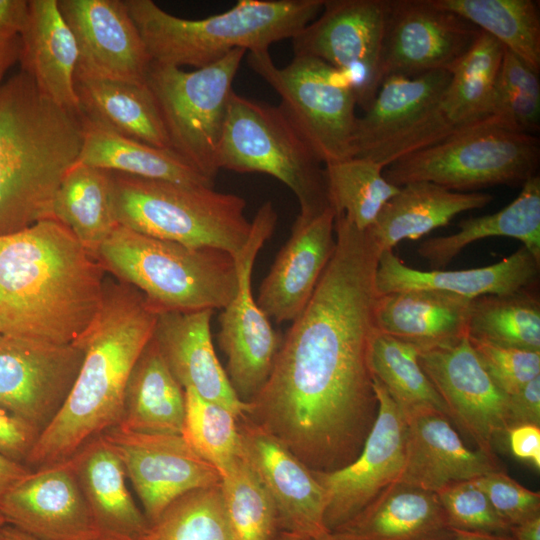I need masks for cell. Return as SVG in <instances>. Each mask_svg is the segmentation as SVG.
Segmentation results:
<instances>
[{"instance_id": "obj_1", "label": "cell", "mask_w": 540, "mask_h": 540, "mask_svg": "<svg viewBox=\"0 0 540 540\" xmlns=\"http://www.w3.org/2000/svg\"><path fill=\"white\" fill-rule=\"evenodd\" d=\"M334 230L333 255L247 414L320 472L350 464L378 414L370 349L380 251L344 214Z\"/></svg>"}, {"instance_id": "obj_2", "label": "cell", "mask_w": 540, "mask_h": 540, "mask_svg": "<svg viewBox=\"0 0 540 540\" xmlns=\"http://www.w3.org/2000/svg\"><path fill=\"white\" fill-rule=\"evenodd\" d=\"M104 274L55 219L0 236V334L74 343L102 305Z\"/></svg>"}, {"instance_id": "obj_3", "label": "cell", "mask_w": 540, "mask_h": 540, "mask_svg": "<svg viewBox=\"0 0 540 540\" xmlns=\"http://www.w3.org/2000/svg\"><path fill=\"white\" fill-rule=\"evenodd\" d=\"M157 315L137 288L105 278L102 305L74 342L84 351L77 378L27 456L29 467L67 460L87 441L118 426L129 374L152 338Z\"/></svg>"}, {"instance_id": "obj_4", "label": "cell", "mask_w": 540, "mask_h": 540, "mask_svg": "<svg viewBox=\"0 0 540 540\" xmlns=\"http://www.w3.org/2000/svg\"><path fill=\"white\" fill-rule=\"evenodd\" d=\"M81 115L40 93L24 71L0 87V236L52 218L56 191L77 163Z\"/></svg>"}, {"instance_id": "obj_5", "label": "cell", "mask_w": 540, "mask_h": 540, "mask_svg": "<svg viewBox=\"0 0 540 540\" xmlns=\"http://www.w3.org/2000/svg\"><path fill=\"white\" fill-rule=\"evenodd\" d=\"M154 63L199 69L235 49L269 51L320 14L324 0H239L203 19L172 15L152 0H124Z\"/></svg>"}, {"instance_id": "obj_6", "label": "cell", "mask_w": 540, "mask_h": 540, "mask_svg": "<svg viewBox=\"0 0 540 540\" xmlns=\"http://www.w3.org/2000/svg\"><path fill=\"white\" fill-rule=\"evenodd\" d=\"M96 259L117 280L137 288L157 311L223 309L236 295L235 258L215 248H193L118 225Z\"/></svg>"}, {"instance_id": "obj_7", "label": "cell", "mask_w": 540, "mask_h": 540, "mask_svg": "<svg viewBox=\"0 0 540 540\" xmlns=\"http://www.w3.org/2000/svg\"><path fill=\"white\" fill-rule=\"evenodd\" d=\"M117 223L138 233L193 248H215L239 259L251 222L246 201L212 187L112 172Z\"/></svg>"}, {"instance_id": "obj_8", "label": "cell", "mask_w": 540, "mask_h": 540, "mask_svg": "<svg viewBox=\"0 0 540 540\" xmlns=\"http://www.w3.org/2000/svg\"><path fill=\"white\" fill-rule=\"evenodd\" d=\"M539 139L494 115L384 168L401 187L427 181L461 193L495 185H519L537 175Z\"/></svg>"}, {"instance_id": "obj_9", "label": "cell", "mask_w": 540, "mask_h": 540, "mask_svg": "<svg viewBox=\"0 0 540 540\" xmlns=\"http://www.w3.org/2000/svg\"><path fill=\"white\" fill-rule=\"evenodd\" d=\"M218 168L263 173L296 196L299 215L330 208L324 166L278 106L232 94L217 156Z\"/></svg>"}, {"instance_id": "obj_10", "label": "cell", "mask_w": 540, "mask_h": 540, "mask_svg": "<svg viewBox=\"0 0 540 540\" xmlns=\"http://www.w3.org/2000/svg\"><path fill=\"white\" fill-rule=\"evenodd\" d=\"M246 54L235 49L192 71L152 62L147 75L171 149L214 182L233 81Z\"/></svg>"}, {"instance_id": "obj_11", "label": "cell", "mask_w": 540, "mask_h": 540, "mask_svg": "<svg viewBox=\"0 0 540 540\" xmlns=\"http://www.w3.org/2000/svg\"><path fill=\"white\" fill-rule=\"evenodd\" d=\"M246 55L249 67L279 95L278 107L324 165L353 157L357 104L338 70L309 56H294L277 67L269 51Z\"/></svg>"}, {"instance_id": "obj_12", "label": "cell", "mask_w": 540, "mask_h": 540, "mask_svg": "<svg viewBox=\"0 0 540 540\" xmlns=\"http://www.w3.org/2000/svg\"><path fill=\"white\" fill-rule=\"evenodd\" d=\"M450 78L447 70L383 78L374 100L356 119L353 157L385 168L466 129L451 124L442 109Z\"/></svg>"}, {"instance_id": "obj_13", "label": "cell", "mask_w": 540, "mask_h": 540, "mask_svg": "<svg viewBox=\"0 0 540 540\" xmlns=\"http://www.w3.org/2000/svg\"><path fill=\"white\" fill-rule=\"evenodd\" d=\"M387 0H324L320 14L292 40L294 56L320 59L348 81L365 111L382 82Z\"/></svg>"}, {"instance_id": "obj_14", "label": "cell", "mask_w": 540, "mask_h": 540, "mask_svg": "<svg viewBox=\"0 0 540 540\" xmlns=\"http://www.w3.org/2000/svg\"><path fill=\"white\" fill-rule=\"evenodd\" d=\"M277 213L271 201L263 203L251 221L243 255L236 260L238 289L219 317L218 342L227 357L226 374L237 396L254 398L266 383L281 346L269 318L257 305L251 288L255 258L272 235Z\"/></svg>"}, {"instance_id": "obj_15", "label": "cell", "mask_w": 540, "mask_h": 540, "mask_svg": "<svg viewBox=\"0 0 540 540\" xmlns=\"http://www.w3.org/2000/svg\"><path fill=\"white\" fill-rule=\"evenodd\" d=\"M83 358L76 343L0 334V408L41 433L67 399Z\"/></svg>"}, {"instance_id": "obj_16", "label": "cell", "mask_w": 540, "mask_h": 540, "mask_svg": "<svg viewBox=\"0 0 540 540\" xmlns=\"http://www.w3.org/2000/svg\"><path fill=\"white\" fill-rule=\"evenodd\" d=\"M373 386L378 414L360 454L337 470L312 471L325 491L324 523L329 532L348 522L396 482L404 465L405 415L375 377Z\"/></svg>"}, {"instance_id": "obj_17", "label": "cell", "mask_w": 540, "mask_h": 540, "mask_svg": "<svg viewBox=\"0 0 540 540\" xmlns=\"http://www.w3.org/2000/svg\"><path fill=\"white\" fill-rule=\"evenodd\" d=\"M102 438L120 459L149 523L182 495L217 485V468L180 434L139 433L113 427Z\"/></svg>"}, {"instance_id": "obj_18", "label": "cell", "mask_w": 540, "mask_h": 540, "mask_svg": "<svg viewBox=\"0 0 540 540\" xmlns=\"http://www.w3.org/2000/svg\"><path fill=\"white\" fill-rule=\"evenodd\" d=\"M381 76L417 77L450 69L468 52L481 30L433 0H387Z\"/></svg>"}, {"instance_id": "obj_19", "label": "cell", "mask_w": 540, "mask_h": 540, "mask_svg": "<svg viewBox=\"0 0 540 540\" xmlns=\"http://www.w3.org/2000/svg\"><path fill=\"white\" fill-rule=\"evenodd\" d=\"M78 50L75 78L146 83L152 60L124 0H58Z\"/></svg>"}, {"instance_id": "obj_20", "label": "cell", "mask_w": 540, "mask_h": 540, "mask_svg": "<svg viewBox=\"0 0 540 540\" xmlns=\"http://www.w3.org/2000/svg\"><path fill=\"white\" fill-rule=\"evenodd\" d=\"M419 363L445 402L451 420L496 457L494 439L507 431L508 395L482 367L468 335L457 343L420 350Z\"/></svg>"}, {"instance_id": "obj_21", "label": "cell", "mask_w": 540, "mask_h": 540, "mask_svg": "<svg viewBox=\"0 0 540 540\" xmlns=\"http://www.w3.org/2000/svg\"><path fill=\"white\" fill-rule=\"evenodd\" d=\"M5 525L40 540H100L72 460L29 471L4 495Z\"/></svg>"}, {"instance_id": "obj_22", "label": "cell", "mask_w": 540, "mask_h": 540, "mask_svg": "<svg viewBox=\"0 0 540 540\" xmlns=\"http://www.w3.org/2000/svg\"><path fill=\"white\" fill-rule=\"evenodd\" d=\"M239 419L242 455L274 503L278 530L311 540L327 534L326 495L312 470L248 416Z\"/></svg>"}, {"instance_id": "obj_23", "label": "cell", "mask_w": 540, "mask_h": 540, "mask_svg": "<svg viewBox=\"0 0 540 540\" xmlns=\"http://www.w3.org/2000/svg\"><path fill=\"white\" fill-rule=\"evenodd\" d=\"M335 217L331 207L297 216L259 287L256 302L269 319L294 321L306 307L335 249Z\"/></svg>"}, {"instance_id": "obj_24", "label": "cell", "mask_w": 540, "mask_h": 540, "mask_svg": "<svg viewBox=\"0 0 540 540\" xmlns=\"http://www.w3.org/2000/svg\"><path fill=\"white\" fill-rule=\"evenodd\" d=\"M214 310L159 311L152 339L177 382L230 410L238 419L249 412L232 388L215 353L210 322Z\"/></svg>"}, {"instance_id": "obj_25", "label": "cell", "mask_w": 540, "mask_h": 540, "mask_svg": "<svg viewBox=\"0 0 540 540\" xmlns=\"http://www.w3.org/2000/svg\"><path fill=\"white\" fill-rule=\"evenodd\" d=\"M404 415L405 459L396 482L436 493L449 484L503 470L497 457L466 447L446 415L434 410Z\"/></svg>"}, {"instance_id": "obj_26", "label": "cell", "mask_w": 540, "mask_h": 540, "mask_svg": "<svg viewBox=\"0 0 540 540\" xmlns=\"http://www.w3.org/2000/svg\"><path fill=\"white\" fill-rule=\"evenodd\" d=\"M540 261L524 246L498 263L462 270L414 269L391 250L379 255L376 288L380 295L408 290H439L467 299L484 295H506L534 288L539 280Z\"/></svg>"}, {"instance_id": "obj_27", "label": "cell", "mask_w": 540, "mask_h": 540, "mask_svg": "<svg viewBox=\"0 0 540 540\" xmlns=\"http://www.w3.org/2000/svg\"><path fill=\"white\" fill-rule=\"evenodd\" d=\"M21 70L57 105L80 114L75 89L78 50L58 0H29L27 23L20 35Z\"/></svg>"}, {"instance_id": "obj_28", "label": "cell", "mask_w": 540, "mask_h": 540, "mask_svg": "<svg viewBox=\"0 0 540 540\" xmlns=\"http://www.w3.org/2000/svg\"><path fill=\"white\" fill-rule=\"evenodd\" d=\"M330 533L337 540H452L456 536L435 492L400 482L389 485Z\"/></svg>"}, {"instance_id": "obj_29", "label": "cell", "mask_w": 540, "mask_h": 540, "mask_svg": "<svg viewBox=\"0 0 540 540\" xmlns=\"http://www.w3.org/2000/svg\"><path fill=\"white\" fill-rule=\"evenodd\" d=\"M471 300L439 290L380 295L376 322L381 333L419 350L450 346L468 335Z\"/></svg>"}, {"instance_id": "obj_30", "label": "cell", "mask_w": 540, "mask_h": 540, "mask_svg": "<svg viewBox=\"0 0 540 540\" xmlns=\"http://www.w3.org/2000/svg\"><path fill=\"white\" fill-rule=\"evenodd\" d=\"M70 459L100 540L135 538L146 531L149 522L127 488L124 467L101 435L87 441Z\"/></svg>"}, {"instance_id": "obj_31", "label": "cell", "mask_w": 540, "mask_h": 540, "mask_svg": "<svg viewBox=\"0 0 540 540\" xmlns=\"http://www.w3.org/2000/svg\"><path fill=\"white\" fill-rule=\"evenodd\" d=\"M492 200L484 192L461 193L432 182H410L400 187L366 231L380 253L392 251L399 242L419 239L456 215L483 208Z\"/></svg>"}, {"instance_id": "obj_32", "label": "cell", "mask_w": 540, "mask_h": 540, "mask_svg": "<svg viewBox=\"0 0 540 540\" xmlns=\"http://www.w3.org/2000/svg\"><path fill=\"white\" fill-rule=\"evenodd\" d=\"M83 143L79 163L115 173L214 188L208 179L172 149L123 136L81 116Z\"/></svg>"}, {"instance_id": "obj_33", "label": "cell", "mask_w": 540, "mask_h": 540, "mask_svg": "<svg viewBox=\"0 0 540 540\" xmlns=\"http://www.w3.org/2000/svg\"><path fill=\"white\" fill-rule=\"evenodd\" d=\"M184 416L185 390L151 338L129 374L116 427L139 433L181 435Z\"/></svg>"}, {"instance_id": "obj_34", "label": "cell", "mask_w": 540, "mask_h": 540, "mask_svg": "<svg viewBox=\"0 0 540 540\" xmlns=\"http://www.w3.org/2000/svg\"><path fill=\"white\" fill-rule=\"evenodd\" d=\"M80 115L123 136L171 149L155 98L146 83L75 78Z\"/></svg>"}, {"instance_id": "obj_35", "label": "cell", "mask_w": 540, "mask_h": 540, "mask_svg": "<svg viewBox=\"0 0 540 540\" xmlns=\"http://www.w3.org/2000/svg\"><path fill=\"white\" fill-rule=\"evenodd\" d=\"M458 232L423 241L418 254L431 269L445 268L467 245L488 237H510L540 261V176L528 179L521 192L498 212L468 218L458 223Z\"/></svg>"}, {"instance_id": "obj_36", "label": "cell", "mask_w": 540, "mask_h": 540, "mask_svg": "<svg viewBox=\"0 0 540 540\" xmlns=\"http://www.w3.org/2000/svg\"><path fill=\"white\" fill-rule=\"evenodd\" d=\"M52 218L65 225L96 258L101 245L119 225L113 207L112 172L74 164L56 191Z\"/></svg>"}, {"instance_id": "obj_37", "label": "cell", "mask_w": 540, "mask_h": 540, "mask_svg": "<svg viewBox=\"0 0 540 540\" xmlns=\"http://www.w3.org/2000/svg\"><path fill=\"white\" fill-rule=\"evenodd\" d=\"M504 46L481 30L468 52L450 69V82L442 99L448 121L468 128L494 116L495 85Z\"/></svg>"}, {"instance_id": "obj_38", "label": "cell", "mask_w": 540, "mask_h": 540, "mask_svg": "<svg viewBox=\"0 0 540 540\" xmlns=\"http://www.w3.org/2000/svg\"><path fill=\"white\" fill-rule=\"evenodd\" d=\"M498 40L530 69L540 71V16L533 0H433Z\"/></svg>"}, {"instance_id": "obj_39", "label": "cell", "mask_w": 540, "mask_h": 540, "mask_svg": "<svg viewBox=\"0 0 540 540\" xmlns=\"http://www.w3.org/2000/svg\"><path fill=\"white\" fill-rule=\"evenodd\" d=\"M468 336L496 345L540 351V300L534 288L471 300Z\"/></svg>"}, {"instance_id": "obj_40", "label": "cell", "mask_w": 540, "mask_h": 540, "mask_svg": "<svg viewBox=\"0 0 540 540\" xmlns=\"http://www.w3.org/2000/svg\"><path fill=\"white\" fill-rule=\"evenodd\" d=\"M419 351L409 343L378 331L370 349L372 375L404 414L434 410L451 419L445 402L419 363Z\"/></svg>"}, {"instance_id": "obj_41", "label": "cell", "mask_w": 540, "mask_h": 540, "mask_svg": "<svg viewBox=\"0 0 540 540\" xmlns=\"http://www.w3.org/2000/svg\"><path fill=\"white\" fill-rule=\"evenodd\" d=\"M383 170L361 157L325 164L327 195L335 215L344 214L358 229H368L400 189L385 179Z\"/></svg>"}, {"instance_id": "obj_42", "label": "cell", "mask_w": 540, "mask_h": 540, "mask_svg": "<svg viewBox=\"0 0 540 540\" xmlns=\"http://www.w3.org/2000/svg\"><path fill=\"white\" fill-rule=\"evenodd\" d=\"M220 489L234 540H274V503L242 453L221 473Z\"/></svg>"}, {"instance_id": "obj_43", "label": "cell", "mask_w": 540, "mask_h": 540, "mask_svg": "<svg viewBox=\"0 0 540 540\" xmlns=\"http://www.w3.org/2000/svg\"><path fill=\"white\" fill-rule=\"evenodd\" d=\"M102 540H234L225 514L220 483L188 492L173 501L135 538Z\"/></svg>"}, {"instance_id": "obj_44", "label": "cell", "mask_w": 540, "mask_h": 540, "mask_svg": "<svg viewBox=\"0 0 540 540\" xmlns=\"http://www.w3.org/2000/svg\"><path fill=\"white\" fill-rule=\"evenodd\" d=\"M181 435L220 475L242 453L238 417L190 388L185 389Z\"/></svg>"}, {"instance_id": "obj_45", "label": "cell", "mask_w": 540, "mask_h": 540, "mask_svg": "<svg viewBox=\"0 0 540 540\" xmlns=\"http://www.w3.org/2000/svg\"><path fill=\"white\" fill-rule=\"evenodd\" d=\"M539 74L504 47L494 93V115L510 127L535 135L540 126Z\"/></svg>"}, {"instance_id": "obj_46", "label": "cell", "mask_w": 540, "mask_h": 540, "mask_svg": "<svg viewBox=\"0 0 540 540\" xmlns=\"http://www.w3.org/2000/svg\"><path fill=\"white\" fill-rule=\"evenodd\" d=\"M436 494L454 530L511 535V526L471 480L449 484Z\"/></svg>"}, {"instance_id": "obj_47", "label": "cell", "mask_w": 540, "mask_h": 540, "mask_svg": "<svg viewBox=\"0 0 540 540\" xmlns=\"http://www.w3.org/2000/svg\"><path fill=\"white\" fill-rule=\"evenodd\" d=\"M468 338L482 367L505 394L518 392L540 376V351L509 348Z\"/></svg>"}, {"instance_id": "obj_48", "label": "cell", "mask_w": 540, "mask_h": 540, "mask_svg": "<svg viewBox=\"0 0 540 540\" xmlns=\"http://www.w3.org/2000/svg\"><path fill=\"white\" fill-rule=\"evenodd\" d=\"M471 481L483 491L497 513L511 527L540 516V492L524 487L503 470Z\"/></svg>"}, {"instance_id": "obj_49", "label": "cell", "mask_w": 540, "mask_h": 540, "mask_svg": "<svg viewBox=\"0 0 540 540\" xmlns=\"http://www.w3.org/2000/svg\"><path fill=\"white\" fill-rule=\"evenodd\" d=\"M40 432L23 420L0 408V454L24 462Z\"/></svg>"}, {"instance_id": "obj_50", "label": "cell", "mask_w": 540, "mask_h": 540, "mask_svg": "<svg viewBox=\"0 0 540 540\" xmlns=\"http://www.w3.org/2000/svg\"><path fill=\"white\" fill-rule=\"evenodd\" d=\"M519 425L540 426V376L508 395L507 430Z\"/></svg>"}, {"instance_id": "obj_51", "label": "cell", "mask_w": 540, "mask_h": 540, "mask_svg": "<svg viewBox=\"0 0 540 540\" xmlns=\"http://www.w3.org/2000/svg\"><path fill=\"white\" fill-rule=\"evenodd\" d=\"M513 456L530 462L540 469V426L519 425L509 428L506 433Z\"/></svg>"}, {"instance_id": "obj_52", "label": "cell", "mask_w": 540, "mask_h": 540, "mask_svg": "<svg viewBox=\"0 0 540 540\" xmlns=\"http://www.w3.org/2000/svg\"><path fill=\"white\" fill-rule=\"evenodd\" d=\"M28 15L29 0H0V33L20 36Z\"/></svg>"}, {"instance_id": "obj_53", "label": "cell", "mask_w": 540, "mask_h": 540, "mask_svg": "<svg viewBox=\"0 0 540 540\" xmlns=\"http://www.w3.org/2000/svg\"><path fill=\"white\" fill-rule=\"evenodd\" d=\"M29 468L20 462L11 460L0 454V507L1 502L9 490L19 479L29 472ZM0 526H5L0 511Z\"/></svg>"}, {"instance_id": "obj_54", "label": "cell", "mask_w": 540, "mask_h": 540, "mask_svg": "<svg viewBox=\"0 0 540 540\" xmlns=\"http://www.w3.org/2000/svg\"><path fill=\"white\" fill-rule=\"evenodd\" d=\"M20 48V36L0 33V87L6 72L19 60Z\"/></svg>"}, {"instance_id": "obj_55", "label": "cell", "mask_w": 540, "mask_h": 540, "mask_svg": "<svg viewBox=\"0 0 540 540\" xmlns=\"http://www.w3.org/2000/svg\"><path fill=\"white\" fill-rule=\"evenodd\" d=\"M514 540H540V516L511 527Z\"/></svg>"}, {"instance_id": "obj_56", "label": "cell", "mask_w": 540, "mask_h": 540, "mask_svg": "<svg viewBox=\"0 0 540 540\" xmlns=\"http://www.w3.org/2000/svg\"><path fill=\"white\" fill-rule=\"evenodd\" d=\"M452 540H514L511 535H494L477 532L456 530V536Z\"/></svg>"}, {"instance_id": "obj_57", "label": "cell", "mask_w": 540, "mask_h": 540, "mask_svg": "<svg viewBox=\"0 0 540 540\" xmlns=\"http://www.w3.org/2000/svg\"><path fill=\"white\" fill-rule=\"evenodd\" d=\"M3 535L4 540H40L7 525L3 527Z\"/></svg>"}, {"instance_id": "obj_58", "label": "cell", "mask_w": 540, "mask_h": 540, "mask_svg": "<svg viewBox=\"0 0 540 540\" xmlns=\"http://www.w3.org/2000/svg\"><path fill=\"white\" fill-rule=\"evenodd\" d=\"M276 540H311L307 537L281 531Z\"/></svg>"}, {"instance_id": "obj_59", "label": "cell", "mask_w": 540, "mask_h": 540, "mask_svg": "<svg viewBox=\"0 0 540 540\" xmlns=\"http://www.w3.org/2000/svg\"><path fill=\"white\" fill-rule=\"evenodd\" d=\"M316 540H337V539L330 532H328L327 534L321 536L320 538Z\"/></svg>"}, {"instance_id": "obj_60", "label": "cell", "mask_w": 540, "mask_h": 540, "mask_svg": "<svg viewBox=\"0 0 540 540\" xmlns=\"http://www.w3.org/2000/svg\"><path fill=\"white\" fill-rule=\"evenodd\" d=\"M3 527L4 526H0V540H4Z\"/></svg>"}]
</instances>
